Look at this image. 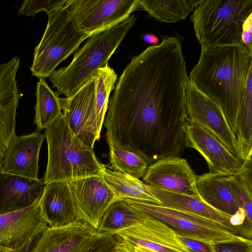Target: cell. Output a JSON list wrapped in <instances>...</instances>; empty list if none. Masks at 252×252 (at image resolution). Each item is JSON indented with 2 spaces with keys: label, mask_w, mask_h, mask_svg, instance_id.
Instances as JSON below:
<instances>
[{
  "label": "cell",
  "mask_w": 252,
  "mask_h": 252,
  "mask_svg": "<svg viewBox=\"0 0 252 252\" xmlns=\"http://www.w3.org/2000/svg\"><path fill=\"white\" fill-rule=\"evenodd\" d=\"M130 62L119 78L104 120L109 146L134 152L149 164L181 157L189 82L179 35H162Z\"/></svg>",
  "instance_id": "1"
},
{
  "label": "cell",
  "mask_w": 252,
  "mask_h": 252,
  "mask_svg": "<svg viewBox=\"0 0 252 252\" xmlns=\"http://www.w3.org/2000/svg\"><path fill=\"white\" fill-rule=\"evenodd\" d=\"M96 232L80 220L63 226H48L39 235L32 252H79Z\"/></svg>",
  "instance_id": "21"
},
{
  "label": "cell",
  "mask_w": 252,
  "mask_h": 252,
  "mask_svg": "<svg viewBox=\"0 0 252 252\" xmlns=\"http://www.w3.org/2000/svg\"><path fill=\"white\" fill-rule=\"evenodd\" d=\"M79 252H119L118 241L114 234L97 231Z\"/></svg>",
  "instance_id": "31"
},
{
  "label": "cell",
  "mask_w": 252,
  "mask_h": 252,
  "mask_svg": "<svg viewBox=\"0 0 252 252\" xmlns=\"http://www.w3.org/2000/svg\"><path fill=\"white\" fill-rule=\"evenodd\" d=\"M45 186L42 179H32L0 171V214L38 202Z\"/></svg>",
  "instance_id": "19"
},
{
  "label": "cell",
  "mask_w": 252,
  "mask_h": 252,
  "mask_svg": "<svg viewBox=\"0 0 252 252\" xmlns=\"http://www.w3.org/2000/svg\"><path fill=\"white\" fill-rule=\"evenodd\" d=\"M137 20L134 15L90 37L76 50L70 64L55 70L48 77L56 94L73 95L97 70L108 61Z\"/></svg>",
  "instance_id": "4"
},
{
  "label": "cell",
  "mask_w": 252,
  "mask_h": 252,
  "mask_svg": "<svg viewBox=\"0 0 252 252\" xmlns=\"http://www.w3.org/2000/svg\"><path fill=\"white\" fill-rule=\"evenodd\" d=\"M20 59L15 57L0 65V171L10 141L16 136V118L20 93L16 75Z\"/></svg>",
  "instance_id": "15"
},
{
  "label": "cell",
  "mask_w": 252,
  "mask_h": 252,
  "mask_svg": "<svg viewBox=\"0 0 252 252\" xmlns=\"http://www.w3.org/2000/svg\"><path fill=\"white\" fill-rule=\"evenodd\" d=\"M235 136L239 151V158L243 161L252 157V69L247 78L245 95L239 111Z\"/></svg>",
  "instance_id": "25"
},
{
  "label": "cell",
  "mask_w": 252,
  "mask_h": 252,
  "mask_svg": "<svg viewBox=\"0 0 252 252\" xmlns=\"http://www.w3.org/2000/svg\"><path fill=\"white\" fill-rule=\"evenodd\" d=\"M63 8L88 38L125 21L140 7L139 0H66Z\"/></svg>",
  "instance_id": "8"
},
{
  "label": "cell",
  "mask_w": 252,
  "mask_h": 252,
  "mask_svg": "<svg viewBox=\"0 0 252 252\" xmlns=\"http://www.w3.org/2000/svg\"><path fill=\"white\" fill-rule=\"evenodd\" d=\"M252 14V0H201L191 20L201 48L236 45L243 25Z\"/></svg>",
  "instance_id": "5"
},
{
  "label": "cell",
  "mask_w": 252,
  "mask_h": 252,
  "mask_svg": "<svg viewBox=\"0 0 252 252\" xmlns=\"http://www.w3.org/2000/svg\"><path fill=\"white\" fill-rule=\"evenodd\" d=\"M252 14L245 21L242 28V41L252 52Z\"/></svg>",
  "instance_id": "35"
},
{
  "label": "cell",
  "mask_w": 252,
  "mask_h": 252,
  "mask_svg": "<svg viewBox=\"0 0 252 252\" xmlns=\"http://www.w3.org/2000/svg\"><path fill=\"white\" fill-rule=\"evenodd\" d=\"M212 245L214 252H252V239L246 238Z\"/></svg>",
  "instance_id": "33"
},
{
  "label": "cell",
  "mask_w": 252,
  "mask_h": 252,
  "mask_svg": "<svg viewBox=\"0 0 252 252\" xmlns=\"http://www.w3.org/2000/svg\"><path fill=\"white\" fill-rule=\"evenodd\" d=\"M39 205L49 227L65 226L79 220L74 199L66 181L46 184Z\"/></svg>",
  "instance_id": "20"
},
{
  "label": "cell",
  "mask_w": 252,
  "mask_h": 252,
  "mask_svg": "<svg viewBox=\"0 0 252 252\" xmlns=\"http://www.w3.org/2000/svg\"><path fill=\"white\" fill-rule=\"evenodd\" d=\"M228 185L239 207L246 215L248 222L252 223V171L245 169L236 176H226Z\"/></svg>",
  "instance_id": "30"
},
{
  "label": "cell",
  "mask_w": 252,
  "mask_h": 252,
  "mask_svg": "<svg viewBox=\"0 0 252 252\" xmlns=\"http://www.w3.org/2000/svg\"><path fill=\"white\" fill-rule=\"evenodd\" d=\"M196 177L186 159L174 157L150 163L142 177V182L151 187L199 197Z\"/></svg>",
  "instance_id": "14"
},
{
  "label": "cell",
  "mask_w": 252,
  "mask_h": 252,
  "mask_svg": "<svg viewBox=\"0 0 252 252\" xmlns=\"http://www.w3.org/2000/svg\"><path fill=\"white\" fill-rule=\"evenodd\" d=\"M63 114L73 133L93 149L96 141L92 124L94 102V84L92 76L70 97L60 98Z\"/></svg>",
  "instance_id": "16"
},
{
  "label": "cell",
  "mask_w": 252,
  "mask_h": 252,
  "mask_svg": "<svg viewBox=\"0 0 252 252\" xmlns=\"http://www.w3.org/2000/svg\"><path fill=\"white\" fill-rule=\"evenodd\" d=\"M145 215L128 205L121 199L113 202L104 214L98 232L113 234L142 222Z\"/></svg>",
  "instance_id": "28"
},
{
  "label": "cell",
  "mask_w": 252,
  "mask_h": 252,
  "mask_svg": "<svg viewBox=\"0 0 252 252\" xmlns=\"http://www.w3.org/2000/svg\"><path fill=\"white\" fill-rule=\"evenodd\" d=\"M66 181L73 194L79 220L97 230L104 214L118 198L103 176Z\"/></svg>",
  "instance_id": "10"
},
{
  "label": "cell",
  "mask_w": 252,
  "mask_h": 252,
  "mask_svg": "<svg viewBox=\"0 0 252 252\" xmlns=\"http://www.w3.org/2000/svg\"><path fill=\"white\" fill-rule=\"evenodd\" d=\"M186 110L189 122L209 131L239 158L237 139L220 106L196 89L189 81L186 90Z\"/></svg>",
  "instance_id": "11"
},
{
  "label": "cell",
  "mask_w": 252,
  "mask_h": 252,
  "mask_svg": "<svg viewBox=\"0 0 252 252\" xmlns=\"http://www.w3.org/2000/svg\"><path fill=\"white\" fill-rule=\"evenodd\" d=\"M119 199L137 211L163 222L178 235L211 245L245 238L235 234L217 222L193 213L139 199L130 198Z\"/></svg>",
  "instance_id": "7"
},
{
  "label": "cell",
  "mask_w": 252,
  "mask_h": 252,
  "mask_svg": "<svg viewBox=\"0 0 252 252\" xmlns=\"http://www.w3.org/2000/svg\"><path fill=\"white\" fill-rule=\"evenodd\" d=\"M226 176L210 173L196 175V186L199 196L204 202L233 216L241 208L228 185Z\"/></svg>",
  "instance_id": "22"
},
{
  "label": "cell",
  "mask_w": 252,
  "mask_h": 252,
  "mask_svg": "<svg viewBox=\"0 0 252 252\" xmlns=\"http://www.w3.org/2000/svg\"><path fill=\"white\" fill-rule=\"evenodd\" d=\"M48 227L39 201L28 207L0 214V250L20 248Z\"/></svg>",
  "instance_id": "13"
},
{
  "label": "cell",
  "mask_w": 252,
  "mask_h": 252,
  "mask_svg": "<svg viewBox=\"0 0 252 252\" xmlns=\"http://www.w3.org/2000/svg\"><path fill=\"white\" fill-rule=\"evenodd\" d=\"M93 76L94 84V102L92 127L98 141L108 109L109 95L115 89L117 75L107 64L98 69Z\"/></svg>",
  "instance_id": "23"
},
{
  "label": "cell",
  "mask_w": 252,
  "mask_h": 252,
  "mask_svg": "<svg viewBox=\"0 0 252 252\" xmlns=\"http://www.w3.org/2000/svg\"><path fill=\"white\" fill-rule=\"evenodd\" d=\"M109 146L110 169L138 179L144 176L149 164L141 156L114 145Z\"/></svg>",
  "instance_id": "29"
},
{
  "label": "cell",
  "mask_w": 252,
  "mask_h": 252,
  "mask_svg": "<svg viewBox=\"0 0 252 252\" xmlns=\"http://www.w3.org/2000/svg\"><path fill=\"white\" fill-rule=\"evenodd\" d=\"M251 69L252 52L244 44L201 48L189 77L196 89L220 106L234 134Z\"/></svg>",
  "instance_id": "2"
},
{
  "label": "cell",
  "mask_w": 252,
  "mask_h": 252,
  "mask_svg": "<svg viewBox=\"0 0 252 252\" xmlns=\"http://www.w3.org/2000/svg\"><path fill=\"white\" fill-rule=\"evenodd\" d=\"M176 237L188 252H214L210 244L177 234Z\"/></svg>",
  "instance_id": "34"
},
{
  "label": "cell",
  "mask_w": 252,
  "mask_h": 252,
  "mask_svg": "<svg viewBox=\"0 0 252 252\" xmlns=\"http://www.w3.org/2000/svg\"><path fill=\"white\" fill-rule=\"evenodd\" d=\"M47 15V26L35 48L31 67L32 75L39 79L49 77L57 66L88 38L76 30L63 6Z\"/></svg>",
  "instance_id": "6"
},
{
  "label": "cell",
  "mask_w": 252,
  "mask_h": 252,
  "mask_svg": "<svg viewBox=\"0 0 252 252\" xmlns=\"http://www.w3.org/2000/svg\"><path fill=\"white\" fill-rule=\"evenodd\" d=\"M40 234L33 238L21 248L12 250H5L4 252H32Z\"/></svg>",
  "instance_id": "36"
},
{
  "label": "cell",
  "mask_w": 252,
  "mask_h": 252,
  "mask_svg": "<svg viewBox=\"0 0 252 252\" xmlns=\"http://www.w3.org/2000/svg\"><path fill=\"white\" fill-rule=\"evenodd\" d=\"M45 138L39 131L15 136L6 150L1 172L37 179L40 150Z\"/></svg>",
  "instance_id": "18"
},
{
  "label": "cell",
  "mask_w": 252,
  "mask_h": 252,
  "mask_svg": "<svg viewBox=\"0 0 252 252\" xmlns=\"http://www.w3.org/2000/svg\"><path fill=\"white\" fill-rule=\"evenodd\" d=\"M142 39L145 42L153 44L154 46L159 44L158 38L156 35L152 33H147L143 35Z\"/></svg>",
  "instance_id": "37"
},
{
  "label": "cell",
  "mask_w": 252,
  "mask_h": 252,
  "mask_svg": "<svg viewBox=\"0 0 252 252\" xmlns=\"http://www.w3.org/2000/svg\"><path fill=\"white\" fill-rule=\"evenodd\" d=\"M187 148L196 150L205 159L210 173L236 176L243 169V161L201 126L189 122L185 128Z\"/></svg>",
  "instance_id": "12"
},
{
  "label": "cell",
  "mask_w": 252,
  "mask_h": 252,
  "mask_svg": "<svg viewBox=\"0 0 252 252\" xmlns=\"http://www.w3.org/2000/svg\"><path fill=\"white\" fill-rule=\"evenodd\" d=\"M151 193L161 206L193 213L221 225L236 235L252 239V226L236 227L232 225V216L215 209L198 196L170 191L148 186Z\"/></svg>",
  "instance_id": "17"
},
{
  "label": "cell",
  "mask_w": 252,
  "mask_h": 252,
  "mask_svg": "<svg viewBox=\"0 0 252 252\" xmlns=\"http://www.w3.org/2000/svg\"><path fill=\"white\" fill-rule=\"evenodd\" d=\"M66 0H25L21 5L19 15L33 17L37 13L45 11L47 14L64 6Z\"/></svg>",
  "instance_id": "32"
},
{
  "label": "cell",
  "mask_w": 252,
  "mask_h": 252,
  "mask_svg": "<svg viewBox=\"0 0 252 252\" xmlns=\"http://www.w3.org/2000/svg\"><path fill=\"white\" fill-rule=\"evenodd\" d=\"M35 95L34 124L39 131L50 125L63 113L60 97L44 79L40 78L37 82Z\"/></svg>",
  "instance_id": "27"
},
{
  "label": "cell",
  "mask_w": 252,
  "mask_h": 252,
  "mask_svg": "<svg viewBox=\"0 0 252 252\" xmlns=\"http://www.w3.org/2000/svg\"><path fill=\"white\" fill-rule=\"evenodd\" d=\"M201 0H139L140 9L155 19L166 23L184 20Z\"/></svg>",
  "instance_id": "24"
},
{
  "label": "cell",
  "mask_w": 252,
  "mask_h": 252,
  "mask_svg": "<svg viewBox=\"0 0 252 252\" xmlns=\"http://www.w3.org/2000/svg\"><path fill=\"white\" fill-rule=\"evenodd\" d=\"M44 132L48 161L42 178L46 185L94 176H102L105 168L93 149L83 143L71 131L63 113Z\"/></svg>",
  "instance_id": "3"
},
{
  "label": "cell",
  "mask_w": 252,
  "mask_h": 252,
  "mask_svg": "<svg viewBox=\"0 0 252 252\" xmlns=\"http://www.w3.org/2000/svg\"><path fill=\"white\" fill-rule=\"evenodd\" d=\"M5 252L4 250H0V252Z\"/></svg>",
  "instance_id": "38"
},
{
  "label": "cell",
  "mask_w": 252,
  "mask_h": 252,
  "mask_svg": "<svg viewBox=\"0 0 252 252\" xmlns=\"http://www.w3.org/2000/svg\"><path fill=\"white\" fill-rule=\"evenodd\" d=\"M102 176L118 198H130L161 205L150 192L148 185L138 179L104 168Z\"/></svg>",
  "instance_id": "26"
},
{
  "label": "cell",
  "mask_w": 252,
  "mask_h": 252,
  "mask_svg": "<svg viewBox=\"0 0 252 252\" xmlns=\"http://www.w3.org/2000/svg\"><path fill=\"white\" fill-rule=\"evenodd\" d=\"M144 215L140 223L113 233L119 252H188L170 227Z\"/></svg>",
  "instance_id": "9"
}]
</instances>
